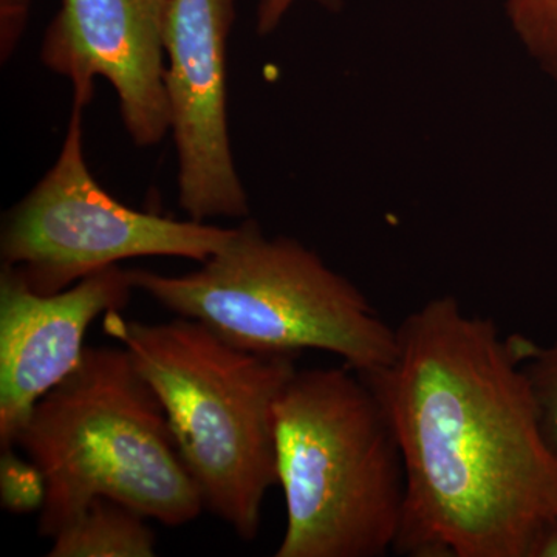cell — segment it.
<instances>
[{"label": "cell", "instance_id": "1", "mask_svg": "<svg viewBox=\"0 0 557 557\" xmlns=\"http://www.w3.org/2000/svg\"><path fill=\"white\" fill-rule=\"evenodd\" d=\"M533 347L440 296L403 319L387 366L359 373L405 460L394 553L527 557L537 528L557 515V454L523 369Z\"/></svg>", "mask_w": 557, "mask_h": 557}, {"label": "cell", "instance_id": "2", "mask_svg": "<svg viewBox=\"0 0 557 557\" xmlns=\"http://www.w3.org/2000/svg\"><path fill=\"white\" fill-rule=\"evenodd\" d=\"M14 446L46 479L40 536L53 539L100 497L168 527L203 511L166 410L124 347H86L78 368L36 403Z\"/></svg>", "mask_w": 557, "mask_h": 557}, {"label": "cell", "instance_id": "3", "mask_svg": "<svg viewBox=\"0 0 557 557\" xmlns=\"http://www.w3.org/2000/svg\"><path fill=\"white\" fill-rule=\"evenodd\" d=\"M106 332L159 395L203 507L255 541L263 498L278 485L274 412L296 357L245 350L182 317L143 324L112 310Z\"/></svg>", "mask_w": 557, "mask_h": 557}, {"label": "cell", "instance_id": "4", "mask_svg": "<svg viewBox=\"0 0 557 557\" xmlns=\"http://www.w3.org/2000/svg\"><path fill=\"white\" fill-rule=\"evenodd\" d=\"M287 528L276 557L394 553L406 502L395 429L351 368L296 370L276 403Z\"/></svg>", "mask_w": 557, "mask_h": 557}, {"label": "cell", "instance_id": "5", "mask_svg": "<svg viewBox=\"0 0 557 557\" xmlns=\"http://www.w3.org/2000/svg\"><path fill=\"white\" fill-rule=\"evenodd\" d=\"M129 276L164 309L256 354L322 350L358 373L383 369L397 354V327L357 285L300 242L267 237L256 220L242 223L228 247L193 273Z\"/></svg>", "mask_w": 557, "mask_h": 557}, {"label": "cell", "instance_id": "6", "mask_svg": "<svg viewBox=\"0 0 557 557\" xmlns=\"http://www.w3.org/2000/svg\"><path fill=\"white\" fill-rule=\"evenodd\" d=\"M84 106L73 102L67 134L49 172L7 212L2 265L39 295H57L121 260L172 256L203 263L236 228L163 218L126 207L91 175L84 153Z\"/></svg>", "mask_w": 557, "mask_h": 557}, {"label": "cell", "instance_id": "7", "mask_svg": "<svg viewBox=\"0 0 557 557\" xmlns=\"http://www.w3.org/2000/svg\"><path fill=\"white\" fill-rule=\"evenodd\" d=\"M236 0H171L166 90L178 163V205L190 220L242 219L248 197L231 149L226 49Z\"/></svg>", "mask_w": 557, "mask_h": 557}, {"label": "cell", "instance_id": "8", "mask_svg": "<svg viewBox=\"0 0 557 557\" xmlns=\"http://www.w3.org/2000/svg\"><path fill=\"white\" fill-rule=\"evenodd\" d=\"M171 0H61L40 46V61L69 79L73 102L94 100L95 81H109L121 120L139 148L171 131L166 90Z\"/></svg>", "mask_w": 557, "mask_h": 557}, {"label": "cell", "instance_id": "9", "mask_svg": "<svg viewBox=\"0 0 557 557\" xmlns=\"http://www.w3.org/2000/svg\"><path fill=\"white\" fill-rule=\"evenodd\" d=\"M129 270L109 267L57 295L33 292L13 267L0 271V448H14L36 403L78 368L100 314L129 304Z\"/></svg>", "mask_w": 557, "mask_h": 557}, {"label": "cell", "instance_id": "10", "mask_svg": "<svg viewBox=\"0 0 557 557\" xmlns=\"http://www.w3.org/2000/svg\"><path fill=\"white\" fill-rule=\"evenodd\" d=\"M138 511L100 497L51 541L49 557H153L156 536Z\"/></svg>", "mask_w": 557, "mask_h": 557}, {"label": "cell", "instance_id": "11", "mask_svg": "<svg viewBox=\"0 0 557 557\" xmlns=\"http://www.w3.org/2000/svg\"><path fill=\"white\" fill-rule=\"evenodd\" d=\"M507 16L531 60L557 83V0H507Z\"/></svg>", "mask_w": 557, "mask_h": 557}, {"label": "cell", "instance_id": "12", "mask_svg": "<svg viewBox=\"0 0 557 557\" xmlns=\"http://www.w3.org/2000/svg\"><path fill=\"white\" fill-rule=\"evenodd\" d=\"M46 479L30 458L24 460L13 448L2 449L0 457V502L11 515L40 511L46 502Z\"/></svg>", "mask_w": 557, "mask_h": 557}, {"label": "cell", "instance_id": "13", "mask_svg": "<svg viewBox=\"0 0 557 557\" xmlns=\"http://www.w3.org/2000/svg\"><path fill=\"white\" fill-rule=\"evenodd\" d=\"M523 369L536 399L542 432L557 454V338L547 347L534 344Z\"/></svg>", "mask_w": 557, "mask_h": 557}, {"label": "cell", "instance_id": "14", "mask_svg": "<svg viewBox=\"0 0 557 557\" xmlns=\"http://www.w3.org/2000/svg\"><path fill=\"white\" fill-rule=\"evenodd\" d=\"M30 7L32 0H0V58L3 64L20 46Z\"/></svg>", "mask_w": 557, "mask_h": 557}, {"label": "cell", "instance_id": "15", "mask_svg": "<svg viewBox=\"0 0 557 557\" xmlns=\"http://www.w3.org/2000/svg\"><path fill=\"white\" fill-rule=\"evenodd\" d=\"M298 0H259L258 13H256V32L267 36L276 30L285 14ZM322 3L330 10L339 9L341 0H313Z\"/></svg>", "mask_w": 557, "mask_h": 557}, {"label": "cell", "instance_id": "16", "mask_svg": "<svg viewBox=\"0 0 557 557\" xmlns=\"http://www.w3.org/2000/svg\"><path fill=\"white\" fill-rule=\"evenodd\" d=\"M527 557H557V515L537 528L528 547Z\"/></svg>", "mask_w": 557, "mask_h": 557}]
</instances>
